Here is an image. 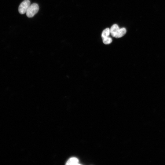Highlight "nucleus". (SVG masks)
<instances>
[{
  "label": "nucleus",
  "instance_id": "nucleus-1",
  "mask_svg": "<svg viewBox=\"0 0 165 165\" xmlns=\"http://www.w3.org/2000/svg\"><path fill=\"white\" fill-rule=\"evenodd\" d=\"M39 9V6L37 3H34L31 5L26 13L27 16L29 18L33 17L38 13Z\"/></svg>",
  "mask_w": 165,
  "mask_h": 165
},
{
  "label": "nucleus",
  "instance_id": "nucleus-2",
  "mask_svg": "<svg viewBox=\"0 0 165 165\" xmlns=\"http://www.w3.org/2000/svg\"><path fill=\"white\" fill-rule=\"evenodd\" d=\"M31 5L29 0H24L20 4L18 7V11L21 14L26 13L29 7Z\"/></svg>",
  "mask_w": 165,
  "mask_h": 165
},
{
  "label": "nucleus",
  "instance_id": "nucleus-3",
  "mask_svg": "<svg viewBox=\"0 0 165 165\" xmlns=\"http://www.w3.org/2000/svg\"><path fill=\"white\" fill-rule=\"evenodd\" d=\"M119 29L117 24H115L112 25L110 29V33L111 35L115 37Z\"/></svg>",
  "mask_w": 165,
  "mask_h": 165
},
{
  "label": "nucleus",
  "instance_id": "nucleus-4",
  "mask_svg": "<svg viewBox=\"0 0 165 165\" xmlns=\"http://www.w3.org/2000/svg\"><path fill=\"white\" fill-rule=\"evenodd\" d=\"M126 32V30L125 28H119L115 37L116 38H121L125 34Z\"/></svg>",
  "mask_w": 165,
  "mask_h": 165
},
{
  "label": "nucleus",
  "instance_id": "nucleus-5",
  "mask_svg": "<svg viewBox=\"0 0 165 165\" xmlns=\"http://www.w3.org/2000/svg\"><path fill=\"white\" fill-rule=\"evenodd\" d=\"M79 160L75 157H72L69 159L66 163V165H78Z\"/></svg>",
  "mask_w": 165,
  "mask_h": 165
},
{
  "label": "nucleus",
  "instance_id": "nucleus-6",
  "mask_svg": "<svg viewBox=\"0 0 165 165\" xmlns=\"http://www.w3.org/2000/svg\"><path fill=\"white\" fill-rule=\"evenodd\" d=\"M110 30L108 28H107L104 30L101 34L102 39L109 37L110 34Z\"/></svg>",
  "mask_w": 165,
  "mask_h": 165
},
{
  "label": "nucleus",
  "instance_id": "nucleus-7",
  "mask_svg": "<svg viewBox=\"0 0 165 165\" xmlns=\"http://www.w3.org/2000/svg\"><path fill=\"white\" fill-rule=\"evenodd\" d=\"M103 39V43L106 45H108L111 43L112 41V39L110 37H108L105 38Z\"/></svg>",
  "mask_w": 165,
  "mask_h": 165
}]
</instances>
